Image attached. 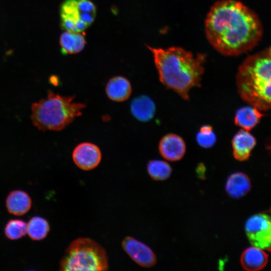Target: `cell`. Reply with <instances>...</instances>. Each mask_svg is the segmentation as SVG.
<instances>
[{
  "instance_id": "6da1fadb",
  "label": "cell",
  "mask_w": 271,
  "mask_h": 271,
  "mask_svg": "<svg viewBox=\"0 0 271 271\" xmlns=\"http://www.w3.org/2000/svg\"><path fill=\"white\" fill-rule=\"evenodd\" d=\"M205 32L209 43L220 53L237 56L258 43L263 29L257 15L241 2L221 0L211 7Z\"/></svg>"
},
{
  "instance_id": "7a4b0ae2",
  "label": "cell",
  "mask_w": 271,
  "mask_h": 271,
  "mask_svg": "<svg viewBox=\"0 0 271 271\" xmlns=\"http://www.w3.org/2000/svg\"><path fill=\"white\" fill-rule=\"evenodd\" d=\"M148 48L152 52L161 82L183 99H189V91L200 87L205 55L194 56L181 47Z\"/></svg>"
},
{
  "instance_id": "3957f363",
  "label": "cell",
  "mask_w": 271,
  "mask_h": 271,
  "mask_svg": "<svg viewBox=\"0 0 271 271\" xmlns=\"http://www.w3.org/2000/svg\"><path fill=\"white\" fill-rule=\"evenodd\" d=\"M241 98L260 111L271 109V46L246 57L236 74Z\"/></svg>"
},
{
  "instance_id": "277c9868",
  "label": "cell",
  "mask_w": 271,
  "mask_h": 271,
  "mask_svg": "<svg viewBox=\"0 0 271 271\" xmlns=\"http://www.w3.org/2000/svg\"><path fill=\"white\" fill-rule=\"evenodd\" d=\"M73 96L50 92L46 97L34 103L31 119L41 130H61L82 114L86 105L74 101Z\"/></svg>"
},
{
  "instance_id": "5b68a950",
  "label": "cell",
  "mask_w": 271,
  "mask_h": 271,
  "mask_svg": "<svg viewBox=\"0 0 271 271\" xmlns=\"http://www.w3.org/2000/svg\"><path fill=\"white\" fill-rule=\"evenodd\" d=\"M108 267L105 249L95 240L85 237L73 240L60 262V270L63 271L106 270Z\"/></svg>"
},
{
  "instance_id": "8992f818",
  "label": "cell",
  "mask_w": 271,
  "mask_h": 271,
  "mask_svg": "<svg viewBox=\"0 0 271 271\" xmlns=\"http://www.w3.org/2000/svg\"><path fill=\"white\" fill-rule=\"evenodd\" d=\"M95 5L89 0H65L60 8L61 25L68 31L80 33L93 22Z\"/></svg>"
},
{
  "instance_id": "52a82bcc",
  "label": "cell",
  "mask_w": 271,
  "mask_h": 271,
  "mask_svg": "<svg viewBox=\"0 0 271 271\" xmlns=\"http://www.w3.org/2000/svg\"><path fill=\"white\" fill-rule=\"evenodd\" d=\"M246 235L250 243L260 249L271 248V216L259 213L250 217L245 224Z\"/></svg>"
},
{
  "instance_id": "ba28073f",
  "label": "cell",
  "mask_w": 271,
  "mask_h": 271,
  "mask_svg": "<svg viewBox=\"0 0 271 271\" xmlns=\"http://www.w3.org/2000/svg\"><path fill=\"white\" fill-rule=\"evenodd\" d=\"M124 251L137 264L144 267L154 266L157 257L153 250L145 243L131 236L125 237L121 242Z\"/></svg>"
},
{
  "instance_id": "9c48e42d",
  "label": "cell",
  "mask_w": 271,
  "mask_h": 271,
  "mask_svg": "<svg viewBox=\"0 0 271 271\" xmlns=\"http://www.w3.org/2000/svg\"><path fill=\"white\" fill-rule=\"evenodd\" d=\"M72 158L78 168L88 171L99 165L101 160V153L96 145L88 142L82 143L74 149Z\"/></svg>"
},
{
  "instance_id": "30bf717a",
  "label": "cell",
  "mask_w": 271,
  "mask_h": 271,
  "mask_svg": "<svg viewBox=\"0 0 271 271\" xmlns=\"http://www.w3.org/2000/svg\"><path fill=\"white\" fill-rule=\"evenodd\" d=\"M159 150L164 158L170 161H177L184 156L186 145L181 137L170 133L162 138L159 143Z\"/></svg>"
},
{
  "instance_id": "8fae6325",
  "label": "cell",
  "mask_w": 271,
  "mask_h": 271,
  "mask_svg": "<svg viewBox=\"0 0 271 271\" xmlns=\"http://www.w3.org/2000/svg\"><path fill=\"white\" fill-rule=\"evenodd\" d=\"M256 144L255 138L249 131L240 129L234 135L232 140L234 158L239 161L247 160Z\"/></svg>"
},
{
  "instance_id": "7c38bea8",
  "label": "cell",
  "mask_w": 271,
  "mask_h": 271,
  "mask_svg": "<svg viewBox=\"0 0 271 271\" xmlns=\"http://www.w3.org/2000/svg\"><path fill=\"white\" fill-rule=\"evenodd\" d=\"M132 91L129 81L125 77L117 76L107 82L105 92L108 97L112 101L122 102L127 100Z\"/></svg>"
},
{
  "instance_id": "4fadbf2b",
  "label": "cell",
  "mask_w": 271,
  "mask_h": 271,
  "mask_svg": "<svg viewBox=\"0 0 271 271\" xmlns=\"http://www.w3.org/2000/svg\"><path fill=\"white\" fill-rule=\"evenodd\" d=\"M6 205L10 213L16 216H22L26 214L31 209V198L25 191L14 190L8 195Z\"/></svg>"
},
{
  "instance_id": "5bb4252c",
  "label": "cell",
  "mask_w": 271,
  "mask_h": 271,
  "mask_svg": "<svg viewBox=\"0 0 271 271\" xmlns=\"http://www.w3.org/2000/svg\"><path fill=\"white\" fill-rule=\"evenodd\" d=\"M268 255L261 249L253 246L246 248L240 256L242 267L248 271L260 270L266 265Z\"/></svg>"
},
{
  "instance_id": "9a60e30c",
  "label": "cell",
  "mask_w": 271,
  "mask_h": 271,
  "mask_svg": "<svg viewBox=\"0 0 271 271\" xmlns=\"http://www.w3.org/2000/svg\"><path fill=\"white\" fill-rule=\"evenodd\" d=\"M251 183L248 176L241 172H235L227 178L225 190L231 197L239 199L245 195L250 190Z\"/></svg>"
},
{
  "instance_id": "2e32d148",
  "label": "cell",
  "mask_w": 271,
  "mask_h": 271,
  "mask_svg": "<svg viewBox=\"0 0 271 271\" xmlns=\"http://www.w3.org/2000/svg\"><path fill=\"white\" fill-rule=\"evenodd\" d=\"M261 111L251 105L238 109L234 117V123L243 129L249 131L254 128L264 115Z\"/></svg>"
},
{
  "instance_id": "e0dca14e",
  "label": "cell",
  "mask_w": 271,
  "mask_h": 271,
  "mask_svg": "<svg viewBox=\"0 0 271 271\" xmlns=\"http://www.w3.org/2000/svg\"><path fill=\"white\" fill-rule=\"evenodd\" d=\"M130 110L132 115L141 121L151 119L155 113L156 106L153 101L146 95L134 98L130 103Z\"/></svg>"
},
{
  "instance_id": "ac0fdd59",
  "label": "cell",
  "mask_w": 271,
  "mask_h": 271,
  "mask_svg": "<svg viewBox=\"0 0 271 271\" xmlns=\"http://www.w3.org/2000/svg\"><path fill=\"white\" fill-rule=\"evenodd\" d=\"M86 44L84 36L80 33L66 31L60 39L61 52L63 54H73L82 51Z\"/></svg>"
},
{
  "instance_id": "d6986e66",
  "label": "cell",
  "mask_w": 271,
  "mask_h": 271,
  "mask_svg": "<svg viewBox=\"0 0 271 271\" xmlns=\"http://www.w3.org/2000/svg\"><path fill=\"white\" fill-rule=\"evenodd\" d=\"M50 229L48 221L41 216L33 217L27 224V233L34 240H41L48 235Z\"/></svg>"
},
{
  "instance_id": "ffe728a7",
  "label": "cell",
  "mask_w": 271,
  "mask_h": 271,
  "mask_svg": "<svg viewBox=\"0 0 271 271\" xmlns=\"http://www.w3.org/2000/svg\"><path fill=\"white\" fill-rule=\"evenodd\" d=\"M147 171L152 179L164 181L171 175L172 168L167 162L158 160H151L147 165Z\"/></svg>"
},
{
  "instance_id": "44dd1931",
  "label": "cell",
  "mask_w": 271,
  "mask_h": 271,
  "mask_svg": "<svg viewBox=\"0 0 271 271\" xmlns=\"http://www.w3.org/2000/svg\"><path fill=\"white\" fill-rule=\"evenodd\" d=\"M5 234L11 240L19 239L27 233V224L21 219H11L6 224Z\"/></svg>"
},
{
  "instance_id": "7402d4cb",
  "label": "cell",
  "mask_w": 271,
  "mask_h": 271,
  "mask_svg": "<svg viewBox=\"0 0 271 271\" xmlns=\"http://www.w3.org/2000/svg\"><path fill=\"white\" fill-rule=\"evenodd\" d=\"M196 140L201 147L204 148H210L215 144L216 136L213 131L208 134H203L198 132L196 134Z\"/></svg>"
},
{
  "instance_id": "603a6c76",
  "label": "cell",
  "mask_w": 271,
  "mask_h": 271,
  "mask_svg": "<svg viewBox=\"0 0 271 271\" xmlns=\"http://www.w3.org/2000/svg\"><path fill=\"white\" fill-rule=\"evenodd\" d=\"M213 130V128L211 126L205 125L202 126L200 129V132L203 134H208L211 133Z\"/></svg>"
},
{
  "instance_id": "cb8c5ba5",
  "label": "cell",
  "mask_w": 271,
  "mask_h": 271,
  "mask_svg": "<svg viewBox=\"0 0 271 271\" xmlns=\"http://www.w3.org/2000/svg\"><path fill=\"white\" fill-rule=\"evenodd\" d=\"M270 213H271V208H270Z\"/></svg>"
}]
</instances>
